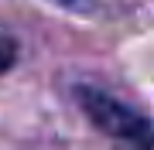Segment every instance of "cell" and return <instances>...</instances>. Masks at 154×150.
I'll use <instances>...</instances> for the list:
<instances>
[{"mask_svg":"<svg viewBox=\"0 0 154 150\" xmlns=\"http://www.w3.org/2000/svg\"><path fill=\"white\" fill-rule=\"evenodd\" d=\"M75 102L86 119L113 143V150H151V119L99 85H75Z\"/></svg>","mask_w":154,"mask_h":150,"instance_id":"1","label":"cell"},{"mask_svg":"<svg viewBox=\"0 0 154 150\" xmlns=\"http://www.w3.org/2000/svg\"><path fill=\"white\" fill-rule=\"evenodd\" d=\"M14 61H17V41H14V34L7 28H0V75L11 72Z\"/></svg>","mask_w":154,"mask_h":150,"instance_id":"2","label":"cell"},{"mask_svg":"<svg viewBox=\"0 0 154 150\" xmlns=\"http://www.w3.org/2000/svg\"><path fill=\"white\" fill-rule=\"evenodd\" d=\"M62 7H69V10H82V7H89L93 0H58Z\"/></svg>","mask_w":154,"mask_h":150,"instance_id":"3","label":"cell"}]
</instances>
